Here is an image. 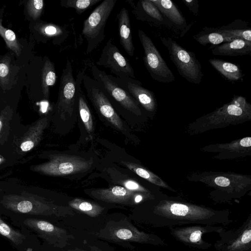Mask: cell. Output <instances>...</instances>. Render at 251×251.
I'll return each instance as SVG.
<instances>
[{"label":"cell","mask_w":251,"mask_h":251,"mask_svg":"<svg viewBox=\"0 0 251 251\" xmlns=\"http://www.w3.org/2000/svg\"><path fill=\"white\" fill-rule=\"evenodd\" d=\"M0 202L7 209L29 215L66 217L75 214L70 206L59 205L28 193L4 196Z\"/></svg>","instance_id":"obj_1"},{"label":"cell","mask_w":251,"mask_h":251,"mask_svg":"<svg viewBox=\"0 0 251 251\" xmlns=\"http://www.w3.org/2000/svg\"><path fill=\"white\" fill-rule=\"evenodd\" d=\"M160 40L178 74L190 83H201L203 74L196 54L186 50L171 37H161Z\"/></svg>","instance_id":"obj_2"},{"label":"cell","mask_w":251,"mask_h":251,"mask_svg":"<svg viewBox=\"0 0 251 251\" xmlns=\"http://www.w3.org/2000/svg\"><path fill=\"white\" fill-rule=\"evenodd\" d=\"M117 0H104L83 22L82 35L87 41L86 52H93L105 38L106 24Z\"/></svg>","instance_id":"obj_3"},{"label":"cell","mask_w":251,"mask_h":251,"mask_svg":"<svg viewBox=\"0 0 251 251\" xmlns=\"http://www.w3.org/2000/svg\"><path fill=\"white\" fill-rule=\"evenodd\" d=\"M91 73L93 78L100 84L111 104H116L136 116L141 115L138 103L118 83L116 77L107 74L94 65L91 67Z\"/></svg>","instance_id":"obj_4"},{"label":"cell","mask_w":251,"mask_h":251,"mask_svg":"<svg viewBox=\"0 0 251 251\" xmlns=\"http://www.w3.org/2000/svg\"><path fill=\"white\" fill-rule=\"evenodd\" d=\"M96 235L103 240L114 242H134L157 245L162 243L156 236L139 230L126 219L110 220Z\"/></svg>","instance_id":"obj_5"},{"label":"cell","mask_w":251,"mask_h":251,"mask_svg":"<svg viewBox=\"0 0 251 251\" xmlns=\"http://www.w3.org/2000/svg\"><path fill=\"white\" fill-rule=\"evenodd\" d=\"M93 164L92 159L65 154H54L48 161L32 167L33 170L50 176H62L88 171Z\"/></svg>","instance_id":"obj_6"},{"label":"cell","mask_w":251,"mask_h":251,"mask_svg":"<svg viewBox=\"0 0 251 251\" xmlns=\"http://www.w3.org/2000/svg\"><path fill=\"white\" fill-rule=\"evenodd\" d=\"M77 107V90L73 69L69 59L63 69L58 95L55 104V113L64 121L72 117Z\"/></svg>","instance_id":"obj_7"},{"label":"cell","mask_w":251,"mask_h":251,"mask_svg":"<svg viewBox=\"0 0 251 251\" xmlns=\"http://www.w3.org/2000/svg\"><path fill=\"white\" fill-rule=\"evenodd\" d=\"M138 37L144 49L145 66L153 79L160 83H171L175 77L151 39L140 29Z\"/></svg>","instance_id":"obj_8"},{"label":"cell","mask_w":251,"mask_h":251,"mask_svg":"<svg viewBox=\"0 0 251 251\" xmlns=\"http://www.w3.org/2000/svg\"><path fill=\"white\" fill-rule=\"evenodd\" d=\"M82 83L87 97L99 113L115 127L123 130L124 126L123 121L100 84L93 78L84 74Z\"/></svg>","instance_id":"obj_9"},{"label":"cell","mask_w":251,"mask_h":251,"mask_svg":"<svg viewBox=\"0 0 251 251\" xmlns=\"http://www.w3.org/2000/svg\"><path fill=\"white\" fill-rule=\"evenodd\" d=\"M155 212L170 219L198 222L211 220L213 211L204 207L178 202L165 201L155 208Z\"/></svg>","instance_id":"obj_10"},{"label":"cell","mask_w":251,"mask_h":251,"mask_svg":"<svg viewBox=\"0 0 251 251\" xmlns=\"http://www.w3.org/2000/svg\"><path fill=\"white\" fill-rule=\"evenodd\" d=\"M96 65L108 68L116 77L136 79L134 71L128 60L110 39L103 48Z\"/></svg>","instance_id":"obj_11"},{"label":"cell","mask_w":251,"mask_h":251,"mask_svg":"<svg viewBox=\"0 0 251 251\" xmlns=\"http://www.w3.org/2000/svg\"><path fill=\"white\" fill-rule=\"evenodd\" d=\"M28 228L54 247L63 248L75 237L67 230L41 219L28 218L24 222Z\"/></svg>","instance_id":"obj_12"},{"label":"cell","mask_w":251,"mask_h":251,"mask_svg":"<svg viewBox=\"0 0 251 251\" xmlns=\"http://www.w3.org/2000/svg\"><path fill=\"white\" fill-rule=\"evenodd\" d=\"M29 28L34 38L43 43L51 42L54 45H60L69 36L65 27L41 20L31 21Z\"/></svg>","instance_id":"obj_13"},{"label":"cell","mask_w":251,"mask_h":251,"mask_svg":"<svg viewBox=\"0 0 251 251\" xmlns=\"http://www.w3.org/2000/svg\"><path fill=\"white\" fill-rule=\"evenodd\" d=\"M126 1L132 7V12L137 20L151 24L154 26L176 29L151 0H139L136 4L131 0Z\"/></svg>","instance_id":"obj_14"},{"label":"cell","mask_w":251,"mask_h":251,"mask_svg":"<svg viewBox=\"0 0 251 251\" xmlns=\"http://www.w3.org/2000/svg\"><path fill=\"white\" fill-rule=\"evenodd\" d=\"M88 194L90 197L102 201L129 205L136 203L135 199L138 195L122 186L93 189Z\"/></svg>","instance_id":"obj_15"},{"label":"cell","mask_w":251,"mask_h":251,"mask_svg":"<svg viewBox=\"0 0 251 251\" xmlns=\"http://www.w3.org/2000/svg\"><path fill=\"white\" fill-rule=\"evenodd\" d=\"M15 57L10 51L0 55V92L11 91L18 82L21 68L16 63Z\"/></svg>","instance_id":"obj_16"},{"label":"cell","mask_w":251,"mask_h":251,"mask_svg":"<svg viewBox=\"0 0 251 251\" xmlns=\"http://www.w3.org/2000/svg\"><path fill=\"white\" fill-rule=\"evenodd\" d=\"M118 83L146 110L152 112L155 108L156 99L154 93L142 86L136 79H121L116 77Z\"/></svg>","instance_id":"obj_17"},{"label":"cell","mask_w":251,"mask_h":251,"mask_svg":"<svg viewBox=\"0 0 251 251\" xmlns=\"http://www.w3.org/2000/svg\"><path fill=\"white\" fill-rule=\"evenodd\" d=\"M161 13L174 26L181 30L182 36L192 24L187 25L185 18L174 2L171 0H151Z\"/></svg>","instance_id":"obj_18"},{"label":"cell","mask_w":251,"mask_h":251,"mask_svg":"<svg viewBox=\"0 0 251 251\" xmlns=\"http://www.w3.org/2000/svg\"><path fill=\"white\" fill-rule=\"evenodd\" d=\"M116 19L118 24L120 43L127 54L133 56L135 47L132 40L129 13L125 7H123L117 14Z\"/></svg>","instance_id":"obj_19"},{"label":"cell","mask_w":251,"mask_h":251,"mask_svg":"<svg viewBox=\"0 0 251 251\" xmlns=\"http://www.w3.org/2000/svg\"><path fill=\"white\" fill-rule=\"evenodd\" d=\"M213 55L237 56L251 55V42L243 39H234L215 46L212 50Z\"/></svg>","instance_id":"obj_20"},{"label":"cell","mask_w":251,"mask_h":251,"mask_svg":"<svg viewBox=\"0 0 251 251\" xmlns=\"http://www.w3.org/2000/svg\"><path fill=\"white\" fill-rule=\"evenodd\" d=\"M48 124V119L45 117L39 119L29 128L24 135L20 145V148L22 151H28L38 145Z\"/></svg>","instance_id":"obj_21"},{"label":"cell","mask_w":251,"mask_h":251,"mask_svg":"<svg viewBox=\"0 0 251 251\" xmlns=\"http://www.w3.org/2000/svg\"><path fill=\"white\" fill-rule=\"evenodd\" d=\"M208 231L206 227L192 226L173 229L172 233L176 239L182 243L201 246L204 244L202 236Z\"/></svg>","instance_id":"obj_22"},{"label":"cell","mask_w":251,"mask_h":251,"mask_svg":"<svg viewBox=\"0 0 251 251\" xmlns=\"http://www.w3.org/2000/svg\"><path fill=\"white\" fill-rule=\"evenodd\" d=\"M218 29L222 34L232 40L239 39L251 42V27L249 23L243 20L236 19Z\"/></svg>","instance_id":"obj_23"},{"label":"cell","mask_w":251,"mask_h":251,"mask_svg":"<svg viewBox=\"0 0 251 251\" xmlns=\"http://www.w3.org/2000/svg\"><path fill=\"white\" fill-rule=\"evenodd\" d=\"M210 65L227 80L231 82L242 81L244 76L240 66L219 59L208 60Z\"/></svg>","instance_id":"obj_24"},{"label":"cell","mask_w":251,"mask_h":251,"mask_svg":"<svg viewBox=\"0 0 251 251\" xmlns=\"http://www.w3.org/2000/svg\"><path fill=\"white\" fill-rule=\"evenodd\" d=\"M193 38L200 44L203 46H205L207 44L217 46L232 40L222 34L218 27L207 26L203 27L201 31L195 34Z\"/></svg>","instance_id":"obj_25"},{"label":"cell","mask_w":251,"mask_h":251,"mask_svg":"<svg viewBox=\"0 0 251 251\" xmlns=\"http://www.w3.org/2000/svg\"><path fill=\"white\" fill-rule=\"evenodd\" d=\"M5 7L3 6L0 9V36L3 38L9 51L13 52L16 56L20 57L24 51L22 43L13 30L2 25V23Z\"/></svg>","instance_id":"obj_26"},{"label":"cell","mask_w":251,"mask_h":251,"mask_svg":"<svg viewBox=\"0 0 251 251\" xmlns=\"http://www.w3.org/2000/svg\"><path fill=\"white\" fill-rule=\"evenodd\" d=\"M41 69V88L43 97L48 100L50 97V87L56 81V74L54 64L47 56L44 57Z\"/></svg>","instance_id":"obj_27"},{"label":"cell","mask_w":251,"mask_h":251,"mask_svg":"<svg viewBox=\"0 0 251 251\" xmlns=\"http://www.w3.org/2000/svg\"><path fill=\"white\" fill-rule=\"evenodd\" d=\"M70 207L91 217H97L101 214L104 207L100 204L80 198H75L68 202Z\"/></svg>","instance_id":"obj_28"},{"label":"cell","mask_w":251,"mask_h":251,"mask_svg":"<svg viewBox=\"0 0 251 251\" xmlns=\"http://www.w3.org/2000/svg\"><path fill=\"white\" fill-rule=\"evenodd\" d=\"M121 163L132 172L150 182L158 185L165 186V184L163 183V181L159 177L138 165L129 161H121Z\"/></svg>","instance_id":"obj_29"},{"label":"cell","mask_w":251,"mask_h":251,"mask_svg":"<svg viewBox=\"0 0 251 251\" xmlns=\"http://www.w3.org/2000/svg\"><path fill=\"white\" fill-rule=\"evenodd\" d=\"M251 241V224L246 227L231 244L227 247L228 251H243L247 250L248 245L250 246Z\"/></svg>","instance_id":"obj_30"},{"label":"cell","mask_w":251,"mask_h":251,"mask_svg":"<svg viewBox=\"0 0 251 251\" xmlns=\"http://www.w3.org/2000/svg\"><path fill=\"white\" fill-rule=\"evenodd\" d=\"M101 0H62L60 5L67 8H74L78 15H80L92 6Z\"/></svg>","instance_id":"obj_31"},{"label":"cell","mask_w":251,"mask_h":251,"mask_svg":"<svg viewBox=\"0 0 251 251\" xmlns=\"http://www.w3.org/2000/svg\"><path fill=\"white\" fill-rule=\"evenodd\" d=\"M0 234L10 240L15 245L21 244L25 236L20 232L14 230L5 223L0 217Z\"/></svg>","instance_id":"obj_32"},{"label":"cell","mask_w":251,"mask_h":251,"mask_svg":"<svg viewBox=\"0 0 251 251\" xmlns=\"http://www.w3.org/2000/svg\"><path fill=\"white\" fill-rule=\"evenodd\" d=\"M45 5L43 0H29L25 3L27 16L31 21L40 20Z\"/></svg>","instance_id":"obj_33"},{"label":"cell","mask_w":251,"mask_h":251,"mask_svg":"<svg viewBox=\"0 0 251 251\" xmlns=\"http://www.w3.org/2000/svg\"><path fill=\"white\" fill-rule=\"evenodd\" d=\"M123 187L130 191L146 192V190L137 182L132 180H126L122 183Z\"/></svg>","instance_id":"obj_34"},{"label":"cell","mask_w":251,"mask_h":251,"mask_svg":"<svg viewBox=\"0 0 251 251\" xmlns=\"http://www.w3.org/2000/svg\"><path fill=\"white\" fill-rule=\"evenodd\" d=\"M182 1L193 15L195 16H198L199 12L198 0H182Z\"/></svg>","instance_id":"obj_35"},{"label":"cell","mask_w":251,"mask_h":251,"mask_svg":"<svg viewBox=\"0 0 251 251\" xmlns=\"http://www.w3.org/2000/svg\"><path fill=\"white\" fill-rule=\"evenodd\" d=\"M215 183L218 186L221 187H226L229 185L230 180L228 178L223 176H218L215 178Z\"/></svg>","instance_id":"obj_36"},{"label":"cell","mask_w":251,"mask_h":251,"mask_svg":"<svg viewBox=\"0 0 251 251\" xmlns=\"http://www.w3.org/2000/svg\"><path fill=\"white\" fill-rule=\"evenodd\" d=\"M11 110V108L9 106H6L5 108L2 110L0 115V133L3 128V122L5 121V119Z\"/></svg>","instance_id":"obj_37"},{"label":"cell","mask_w":251,"mask_h":251,"mask_svg":"<svg viewBox=\"0 0 251 251\" xmlns=\"http://www.w3.org/2000/svg\"><path fill=\"white\" fill-rule=\"evenodd\" d=\"M240 145L244 147H250L251 146V138L250 137L242 139L240 142Z\"/></svg>","instance_id":"obj_38"},{"label":"cell","mask_w":251,"mask_h":251,"mask_svg":"<svg viewBox=\"0 0 251 251\" xmlns=\"http://www.w3.org/2000/svg\"><path fill=\"white\" fill-rule=\"evenodd\" d=\"M90 251H103L95 246H90Z\"/></svg>","instance_id":"obj_39"},{"label":"cell","mask_w":251,"mask_h":251,"mask_svg":"<svg viewBox=\"0 0 251 251\" xmlns=\"http://www.w3.org/2000/svg\"><path fill=\"white\" fill-rule=\"evenodd\" d=\"M87 251L81 250V249H75L69 250H67V251Z\"/></svg>","instance_id":"obj_40"},{"label":"cell","mask_w":251,"mask_h":251,"mask_svg":"<svg viewBox=\"0 0 251 251\" xmlns=\"http://www.w3.org/2000/svg\"><path fill=\"white\" fill-rule=\"evenodd\" d=\"M4 160V159L3 158V157L0 155V164L3 162Z\"/></svg>","instance_id":"obj_41"}]
</instances>
